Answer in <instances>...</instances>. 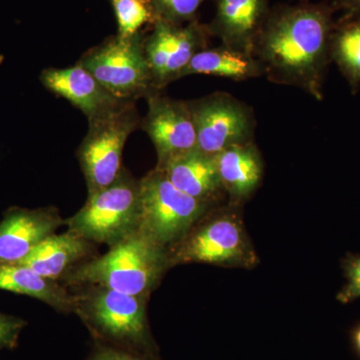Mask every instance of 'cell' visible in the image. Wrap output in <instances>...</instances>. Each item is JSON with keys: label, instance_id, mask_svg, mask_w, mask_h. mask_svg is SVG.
I'll use <instances>...</instances> for the list:
<instances>
[{"label": "cell", "instance_id": "cell-1", "mask_svg": "<svg viewBox=\"0 0 360 360\" xmlns=\"http://www.w3.org/2000/svg\"><path fill=\"white\" fill-rule=\"evenodd\" d=\"M335 13L330 2L278 4L270 8L252 49L265 77L274 84L302 89L321 101L331 63Z\"/></svg>", "mask_w": 360, "mask_h": 360}, {"label": "cell", "instance_id": "cell-2", "mask_svg": "<svg viewBox=\"0 0 360 360\" xmlns=\"http://www.w3.org/2000/svg\"><path fill=\"white\" fill-rule=\"evenodd\" d=\"M168 264L167 250L136 231L111 246L103 257L73 269L68 274L66 281L146 297Z\"/></svg>", "mask_w": 360, "mask_h": 360}, {"label": "cell", "instance_id": "cell-3", "mask_svg": "<svg viewBox=\"0 0 360 360\" xmlns=\"http://www.w3.org/2000/svg\"><path fill=\"white\" fill-rule=\"evenodd\" d=\"M78 295L77 312L91 330L96 342L158 359V347L149 331L146 297L91 286Z\"/></svg>", "mask_w": 360, "mask_h": 360}, {"label": "cell", "instance_id": "cell-4", "mask_svg": "<svg viewBox=\"0 0 360 360\" xmlns=\"http://www.w3.org/2000/svg\"><path fill=\"white\" fill-rule=\"evenodd\" d=\"M139 181L123 169L112 184L89 194L84 207L66 224L85 240L111 248L139 231Z\"/></svg>", "mask_w": 360, "mask_h": 360}, {"label": "cell", "instance_id": "cell-5", "mask_svg": "<svg viewBox=\"0 0 360 360\" xmlns=\"http://www.w3.org/2000/svg\"><path fill=\"white\" fill-rule=\"evenodd\" d=\"M139 231L165 250L186 238L210 205L180 191L158 167L139 180Z\"/></svg>", "mask_w": 360, "mask_h": 360}, {"label": "cell", "instance_id": "cell-6", "mask_svg": "<svg viewBox=\"0 0 360 360\" xmlns=\"http://www.w3.org/2000/svg\"><path fill=\"white\" fill-rule=\"evenodd\" d=\"M89 120L78 160L91 194L110 186L122 174L123 148L141 120L132 101Z\"/></svg>", "mask_w": 360, "mask_h": 360}, {"label": "cell", "instance_id": "cell-7", "mask_svg": "<svg viewBox=\"0 0 360 360\" xmlns=\"http://www.w3.org/2000/svg\"><path fill=\"white\" fill-rule=\"evenodd\" d=\"M144 39L141 32L129 37L117 34L87 52L78 63L116 98L134 103L137 97L158 91L146 60Z\"/></svg>", "mask_w": 360, "mask_h": 360}, {"label": "cell", "instance_id": "cell-8", "mask_svg": "<svg viewBox=\"0 0 360 360\" xmlns=\"http://www.w3.org/2000/svg\"><path fill=\"white\" fill-rule=\"evenodd\" d=\"M169 264L202 262L214 265L250 267L257 264L243 222L234 213H222L191 229L172 246Z\"/></svg>", "mask_w": 360, "mask_h": 360}, {"label": "cell", "instance_id": "cell-9", "mask_svg": "<svg viewBox=\"0 0 360 360\" xmlns=\"http://www.w3.org/2000/svg\"><path fill=\"white\" fill-rule=\"evenodd\" d=\"M195 124L196 149L217 156L224 149L255 141L257 120L252 108L226 92L188 101Z\"/></svg>", "mask_w": 360, "mask_h": 360}, {"label": "cell", "instance_id": "cell-10", "mask_svg": "<svg viewBox=\"0 0 360 360\" xmlns=\"http://www.w3.org/2000/svg\"><path fill=\"white\" fill-rule=\"evenodd\" d=\"M210 37L207 25L196 20L186 26L162 20L153 21V32L144 39V52L155 89L158 91L181 78L182 71L193 56L207 49Z\"/></svg>", "mask_w": 360, "mask_h": 360}, {"label": "cell", "instance_id": "cell-11", "mask_svg": "<svg viewBox=\"0 0 360 360\" xmlns=\"http://www.w3.org/2000/svg\"><path fill=\"white\" fill-rule=\"evenodd\" d=\"M148 103L142 129L155 144L158 165L196 148L198 136L188 101H174L155 91L148 96Z\"/></svg>", "mask_w": 360, "mask_h": 360}, {"label": "cell", "instance_id": "cell-12", "mask_svg": "<svg viewBox=\"0 0 360 360\" xmlns=\"http://www.w3.org/2000/svg\"><path fill=\"white\" fill-rule=\"evenodd\" d=\"M40 82L45 89L79 108L89 120L127 103L113 96L80 63L68 68H47L40 75Z\"/></svg>", "mask_w": 360, "mask_h": 360}, {"label": "cell", "instance_id": "cell-13", "mask_svg": "<svg viewBox=\"0 0 360 360\" xmlns=\"http://www.w3.org/2000/svg\"><path fill=\"white\" fill-rule=\"evenodd\" d=\"M270 8L269 0H215L214 18L208 30L222 45L252 54Z\"/></svg>", "mask_w": 360, "mask_h": 360}, {"label": "cell", "instance_id": "cell-14", "mask_svg": "<svg viewBox=\"0 0 360 360\" xmlns=\"http://www.w3.org/2000/svg\"><path fill=\"white\" fill-rule=\"evenodd\" d=\"M56 210H16L0 222V264H16L61 225Z\"/></svg>", "mask_w": 360, "mask_h": 360}, {"label": "cell", "instance_id": "cell-15", "mask_svg": "<svg viewBox=\"0 0 360 360\" xmlns=\"http://www.w3.org/2000/svg\"><path fill=\"white\" fill-rule=\"evenodd\" d=\"M156 167L176 188L195 200L210 203L224 191L215 156L198 149L174 156Z\"/></svg>", "mask_w": 360, "mask_h": 360}, {"label": "cell", "instance_id": "cell-16", "mask_svg": "<svg viewBox=\"0 0 360 360\" xmlns=\"http://www.w3.org/2000/svg\"><path fill=\"white\" fill-rule=\"evenodd\" d=\"M220 182L232 203L257 191L264 176V161L255 142L231 146L215 156Z\"/></svg>", "mask_w": 360, "mask_h": 360}, {"label": "cell", "instance_id": "cell-17", "mask_svg": "<svg viewBox=\"0 0 360 360\" xmlns=\"http://www.w3.org/2000/svg\"><path fill=\"white\" fill-rule=\"evenodd\" d=\"M0 290L30 296L60 312H77L78 295H72L56 279L40 276L18 264H0Z\"/></svg>", "mask_w": 360, "mask_h": 360}, {"label": "cell", "instance_id": "cell-18", "mask_svg": "<svg viewBox=\"0 0 360 360\" xmlns=\"http://www.w3.org/2000/svg\"><path fill=\"white\" fill-rule=\"evenodd\" d=\"M89 241L68 231L63 234H51L35 246L27 257L16 264L25 265L40 276L56 279L70 269L71 264L89 252Z\"/></svg>", "mask_w": 360, "mask_h": 360}, {"label": "cell", "instance_id": "cell-19", "mask_svg": "<svg viewBox=\"0 0 360 360\" xmlns=\"http://www.w3.org/2000/svg\"><path fill=\"white\" fill-rule=\"evenodd\" d=\"M194 75H214L241 82L264 77V70L252 54L221 45L198 52L182 71L181 77Z\"/></svg>", "mask_w": 360, "mask_h": 360}, {"label": "cell", "instance_id": "cell-20", "mask_svg": "<svg viewBox=\"0 0 360 360\" xmlns=\"http://www.w3.org/2000/svg\"><path fill=\"white\" fill-rule=\"evenodd\" d=\"M330 58L352 90L360 89V14H343L330 39Z\"/></svg>", "mask_w": 360, "mask_h": 360}, {"label": "cell", "instance_id": "cell-21", "mask_svg": "<svg viewBox=\"0 0 360 360\" xmlns=\"http://www.w3.org/2000/svg\"><path fill=\"white\" fill-rule=\"evenodd\" d=\"M118 25V35L134 37L142 26L155 20L149 0H111Z\"/></svg>", "mask_w": 360, "mask_h": 360}, {"label": "cell", "instance_id": "cell-22", "mask_svg": "<svg viewBox=\"0 0 360 360\" xmlns=\"http://www.w3.org/2000/svg\"><path fill=\"white\" fill-rule=\"evenodd\" d=\"M205 0H149L155 20L181 25L195 20L198 8Z\"/></svg>", "mask_w": 360, "mask_h": 360}, {"label": "cell", "instance_id": "cell-23", "mask_svg": "<svg viewBox=\"0 0 360 360\" xmlns=\"http://www.w3.org/2000/svg\"><path fill=\"white\" fill-rule=\"evenodd\" d=\"M341 267L347 283L336 295V300L348 304L360 298V255L347 253L341 260Z\"/></svg>", "mask_w": 360, "mask_h": 360}, {"label": "cell", "instance_id": "cell-24", "mask_svg": "<svg viewBox=\"0 0 360 360\" xmlns=\"http://www.w3.org/2000/svg\"><path fill=\"white\" fill-rule=\"evenodd\" d=\"M96 343V347L86 360H158L146 355L135 354L124 348L113 347L105 343Z\"/></svg>", "mask_w": 360, "mask_h": 360}, {"label": "cell", "instance_id": "cell-25", "mask_svg": "<svg viewBox=\"0 0 360 360\" xmlns=\"http://www.w3.org/2000/svg\"><path fill=\"white\" fill-rule=\"evenodd\" d=\"M25 321L0 314V348H13L25 326Z\"/></svg>", "mask_w": 360, "mask_h": 360}, {"label": "cell", "instance_id": "cell-26", "mask_svg": "<svg viewBox=\"0 0 360 360\" xmlns=\"http://www.w3.org/2000/svg\"><path fill=\"white\" fill-rule=\"evenodd\" d=\"M330 4L335 11L343 14H360V0H331Z\"/></svg>", "mask_w": 360, "mask_h": 360}, {"label": "cell", "instance_id": "cell-27", "mask_svg": "<svg viewBox=\"0 0 360 360\" xmlns=\"http://www.w3.org/2000/svg\"><path fill=\"white\" fill-rule=\"evenodd\" d=\"M348 338H349L350 348L356 359L360 360V321L352 326L348 331Z\"/></svg>", "mask_w": 360, "mask_h": 360}]
</instances>
